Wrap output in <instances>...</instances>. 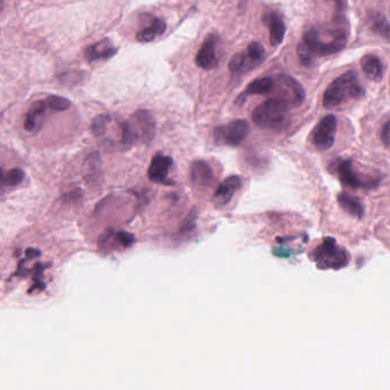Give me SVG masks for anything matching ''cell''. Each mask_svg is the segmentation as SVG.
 Segmentation results:
<instances>
[{
  "label": "cell",
  "mask_w": 390,
  "mask_h": 390,
  "mask_svg": "<svg viewBox=\"0 0 390 390\" xmlns=\"http://www.w3.org/2000/svg\"><path fill=\"white\" fill-rule=\"evenodd\" d=\"M24 178H26V173L21 168H13L10 171H7L6 189L19 186Z\"/></svg>",
  "instance_id": "25"
},
{
  "label": "cell",
  "mask_w": 390,
  "mask_h": 390,
  "mask_svg": "<svg viewBox=\"0 0 390 390\" xmlns=\"http://www.w3.org/2000/svg\"><path fill=\"white\" fill-rule=\"evenodd\" d=\"M157 123L148 110L136 111L132 117L125 120L123 141L127 148H132L137 143L151 142L155 135Z\"/></svg>",
  "instance_id": "3"
},
{
  "label": "cell",
  "mask_w": 390,
  "mask_h": 390,
  "mask_svg": "<svg viewBox=\"0 0 390 390\" xmlns=\"http://www.w3.org/2000/svg\"><path fill=\"white\" fill-rule=\"evenodd\" d=\"M334 173L343 186L356 189H375L380 184L381 178L377 176L363 175L356 169L355 164L350 159L334 161L332 164Z\"/></svg>",
  "instance_id": "6"
},
{
  "label": "cell",
  "mask_w": 390,
  "mask_h": 390,
  "mask_svg": "<svg viewBox=\"0 0 390 390\" xmlns=\"http://www.w3.org/2000/svg\"><path fill=\"white\" fill-rule=\"evenodd\" d=\"M274 79L270 77H263V78L256 79L254 81L249 84L246 91L240 98L250 96V95H266L273 91Z\"/></svg>",
  "instance_id": "22"
},
{
  "label": "cell",
  "mask_w": 390,
  "mask_h": 390,
  "mask_svg": "<svg viewBox=\"0 0 390 390\" xmlns=\"http://www.w3.org/2000/svg\"><path fill=\"white\" fill-rule=\"evenodd\" d=\"M118 48H114L109 40L100 41L91 45L85 51V57L88 62L107 60L117 54Z\"/></svg>",
  "instance_id": "19"
},
{
  "label": "cell",
  "mask_w": 390,
  "mask_h": 390,
  "mask_svg": "<svg viewBox=\"0 0 390 390\" xmlns=\"http://www.w3.org/2000/svg\"><path fill=\"white\" fill-rule=\"evenodd\" d=\"M381 142L384 143V146H390V119L382 125L380 130Z\"/></svg>",
  "instance_id": "26"
},
{
  "label": "cell",
  "mask_w": 390,
  "mask_h": 390,
  "mask_svg": "<svg viewBox=\"0 0 390 390\" xmlns=\"http://www.w3.org/2000/svg\"><path fill=\"white\" fill-rule=\"evenodd\" d=\"M191 182L198 189H208L214 182V171L205 161L196 160L191 166Z\"/></svg>",
  "instance_id": "14"
},
{
  "label": "cell",
  "mask_w": 390,
  "mask_h": 390,
  "mask_svg": "<svg viewBox=\"0 0 390 390\" xmlns=\"http://www.w3.org/2000/svg\"><path fill=\"white\" fill-rule=\"evenodd\" d=\"M173 167V159L168 155L157 153L152 157L148 170V180L157 184H168V173Z\"/></svg>",
  "instance_id": "12"
},
{
  "label": "cell",
  "mask_w": 390,
  "mask_h": 390,
  "mask_svg": "<svg viewBox=\"0 0 390 390\" xmlns=\"http://www.w3.org/2000/svg\"><path fill=\"white\" fill-rule=\"evenodd\" d=\"M337 135V118L327 114L320 120L312 132V143L318 151L325 152L334 146Z\"/></svg>",
  "instance_id": "10"
},
{
  "label": "cell",
  "mask_w": 390,
  "mask_h": 390,
  "mask_svg": "<svg viewBox=\"0 0 390 390\" xmlns=\"http://www.w3.org/2000/svg\"><path fill=\"white\" fill-rule=\"evenodd\" d=\"M3 3H5V0H0V12L3 10Z\"/></svg>",
  "instance_id": "30"
},
{
  "label": "cell",
  "mask_w": 390,
  "mask_h": 390,
  "mask_svg": "<svg viewBox=\"0 0 390 390\" xmlns=\"http://www.w3.org/2000/svg\"><path fill=\"white\" fill-rule=\"evenodd\" d=\"M270 29V41L272 46H279L283 41L286 36V23L280 14L276 12H270L265 17Z\"/></svg>",
  "instance_id": "16"
},
{
  "label": "cell",
  "mask_w": 390,
  "mask_h": 390,
  "mask_svg": "<svg viewBox=\"0 0 390 390\" xmlns=\"http://www.w3.org/2000/svg\"><path fill=\"white\" fill-rule=\"evenodd\" d=\"M366 22L373 33L390 44V22L382 14L377 13L375 10L368 12Z\"/></svg>",
  "instance_id": "18"
},
{
  "label": "cell",
  "mask_w": 390,
  "mask_h": 390,
  "mask_svg": "<svg viewBox=\"0 0 390 390\" xmlns=\"http://www.w3.org/2000/svg\"><path fill=\"white\" fill-rule=\"evenodd\" d=\"M135 236L132 234L127 233V232H116V233H105L101 236L100 239V247L107 246V243H114V244H119L121 248L126 249L132 247L135 243Z\"/></svg>",
  "instance_id": "23"
},
{
  "label": "cell",
  "mask_w": 390,
  "mask_h": 390,
  "mask_svg": "<svg viewBox=\"0 0 390 390\" xmlns=\"http://www.w3.org/2000/svg\"><path fill=\"white\" fill-rule=\"evenodd\" d=\"M166 29H167V24L164 20L155 19L152 21L151 26L137 32L136 39L139 42H150V41L155 40L157 36L164 35Z\"/></svg>",
  "instance_id": "21"
},
{
  "label": "cell",
  "mask_w": 390,
  "mask_h": 390,
  "mask_svg": "<svg viewBox=\"0 0 390 390\" xmlns=\"http://www.w3.org/2000/svg\"><path fill=\"white\" fill-rule=\"evenodd\" d=\"M337 200L340 208L343 209L346 214H350L352 217L357 218V219H362L364 216V207L359 198H354L348 193L341 192L338 194Z\"/></svg>",
  "instance_id": "20"
},
{
  "label": "cell",
  "mask_w": 390,
  "mask_h": 390,
  "mask_svg": "<svg viewBox=\"0 0 390 390\" xmlns=\"http://www.w3.org/2000/svg\"><path fill=\"white\" fill-rule=\"evenodd\" d=\"M47 107L46 100L36 102L31 105V107L26 112L24 123H23V127L26 132H36L40 130L42 123H44L45 114H46Z\"/></svg>",
  "instance_id": "15"
},
{
  "label": "cell",
  "mask_w": 390,
  "mask_h": 390,
  "mask_svg": "<svg viewBox=\"0 0 390 390\" xmlns=\"http://www.w3.org/2000/svg\"><path fill=\"white\" fill-rule=\"evenodd\" d=\"M363 72L372 81H380L384 78V68L382 61L375 54H366L361 60Z\"/></svg>",
  "instance_id": "17"
},
{
  "label": "cell",
  "mask_w": 390,
  "mask_h": 390,
  "mask_svg": "<svg viewBox=\"0 0 390 390\" xmlns=\"http://www.w3.org/2000/svg\"><path fill=\"white\" fill-rule=\"evenodd\" d=\"M217 36L209 35L203 41L201 48L198 49L196 56H195V63L198 68L205 70L214 69L217 66V54H216V48H217Z\"/></svg>",
  "instance_id": "11"
},
{
  "label": "cell",
  "mask_w": 390,
  "mask_h": 390,
  "mask_svg": "<svg viewBox=\"0 0 390 390\" xmlns=\"http://www.w3.org/2000/svg\"><path fill=\"white\" fill-rule=\"evenodd\" d=\"M365 91L359 77L354 71H348L334 79L327 86L323 95V107L327 110L337 109L350 101H357L364 96Z\"/></svg>",
  "instance_id": "2"
},
{
  "label": "cell",
  "mask_w": 390,
  "mask_h": 390,
  "mask_svg": "<svg viewBox=\"0 0 390 390\" xmlns=\"http://www.w3.org/2000/svg\"><path fill=\"white\" fill-rule=\"evenodd\" d=\"M273 93H276L274 98H282L289 103L290 107H297L305 101V91L296 79L292 77L281 75L274 79Z\"/></svg>",
  "instance_id": "9"
},
{
  "label": "cell",
  "mask_w": 390,
  "mask_h": 390,
  "mask_svg": "<svg viewBox=\"0 0 390 390\" xmlns=\"http://www.w3.org/2000/svg\"><path fill=\"white\" fill-rule=\"evenodd\" d=\"M290 107L282 98H271L252 111V121L264 130H279L288 119Z\"/></svg>",
  "instance_id": "4"
},
{
  "label": "cell",
  "mask_w": 390,
  "mask_h": 390,
  "mask_svg": "<svg viewBox=\"0 0 390 390\" xmlns=\"http://www.w3.org/2000/svg\"><path fill=\"white\" fill-rule=\"evenodd\" d=\"M350 26L343 16H336L325 28H311L302 36L297 53L304 65L314 63L316 57L330 56L346 48Z\"/></svg>",
  "instance_id": "1"
},
{
  "label": "cell",
  "mask_w": 390,
  "mask_h": 390,
  "mask_svg": "<svg viewBox=\"0 0 390 390\" xmlns=\"http://www.w3.org/2000/svg\"><path fill=\"white\" fill-rule=\"evenodd\" d=\"M195 218H196V214H194V210L191 211L189 214V217L186 218L185 221H184V225H182V231L185 232V231H189V228L194 227Z\"/></svg>",
  "instance_id": "27"
},
{
  "label": "cell",
  "mask_w": 390,
  "mask_h": 390,
  "mask_svg": "<svg viewBox=\"0 0 390 390\" xmlns=\"http://www.w3.org/2000/svg\"><path fill=\"white\" fill-rule=\"evenodd\" d=\"M313 261L320 270H341L348 266L350 256L346 249L340 247L336 240L325 237L312 252Z\"/></svg>",
  "instance_id": "5"
},
{
  "label": "cell",
  "mask_w": 390,
  "mask_h": 390,
  "mask_svg": "<svg viewBox=\"0 0 390 390\" xmlns=\"http://www.w3.org/2000/svg\"><path fill=\"white\" fill-rule=\"evenodd\" d=\"M265 58V49L259 42H251L246 51L234 55L228 63V69L234 75H243L263 63Z\"/></svg>",
  "instance_id": "7"
},
{
  "label": "cell",
  "mask_w": 390,
  "mask_h": 390,
  "mask_svg": "<svg viewBox=\"0 0 390 390\" xmlns=\"http://www.w3.org/2000/svg\"><path fill=\"white\" fill-rule=\"evenodd\" d=\"M334 3H337L339 10H343L346 7V0H334Z\"/></svg>",
  "instance_id": "29"
},
{
  "label": "cell",
  "mask_w": 390,
  "mask_h": 390,
  "mask_svg": "<svg viewBox=\"0 0 390 390\" xmlns=\"http://www.w3.org/2000/svg\"><path fill=\"white\" fill-rule=\"evenodd\" d=\"M46 103L48 107L54 111H58V112H63V111L69 110L71 107V102L66 98L56 96V95H52L49 98H46Z\"/></svg>",
  "instance_id": "24"
},
{
  "label": "cell",
  "mask_w": 390,
  "mask_h": 390,
  "mask_svg": "<svg viewBox=\"0 0 390 390\" xmlns=\"http://www.w3.org/2000/svg\"><path fill=\"white\" fill-rule=\"evenodd\" d=\"M26 257H28L29 259H33L36 258V257H39V256H40V252L38 251V250H36V249H28V250H26Z\"/></svg>",
  "instance_id": "28"
},
{
  "label": "cell",
  "mask_w": 390,
  "mask_h": 390,
  "mask_svg": "<svg viewBox=\"0 0 390 390\" xmlns=\"http://www.w3.org/2000/svg\"><path fill=\"white\" fill-rule=\"evenodd\" d=\"M250 126L247 120H234L232 123L223 125L214 130V141L218 144L227 146H239L248 137Z\"/></svg>",
  "instance_id": "8"
},
{
  "label": "cell",
  "mask_w": 390,
  "mask_h": 390,
  "mask_svg": "<svg viewBox=\"0 0 390 390\" xmlns=\"http://www.w3.org/2000/svg\"><path fill=\"white\" fill-rule=\"evenodd\" d=\"M241 186H242V180L239 176L227 177L226 180H224L214 191V198H212L214 205L225 207L232 200L236 191L241 189Z\"/></svg>",
  "instance_id": "13"
}]
</instances>
